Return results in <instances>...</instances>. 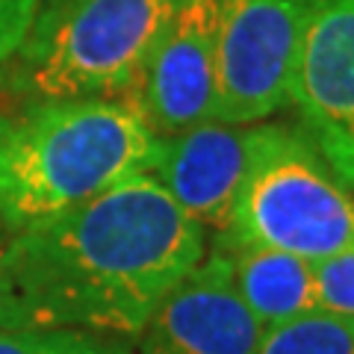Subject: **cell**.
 <instances>
[{
    "mask_svg": "<svg viewBox=\"0 0 354 354\" xmlns=\"http://www.w3.org/2000/svg\"><path fill=\"white\" fill-rule=\"evenodd\" d=\"M290 106L354 195V0H304Z\"/></svg>",
    "mask_w": 354,
    "mask_h": 354,
    "instance_id": "obj_6",
    "label": "cell"
},
{
    "mask_svg": "<svg viewBox=\"0 0 354 354\" xmlns=\"http://www.w3.org/2000/svg\"><path fill=\"white\" fill-rule=\"evenodd\" d=\"M207 254L204 227L148 171L0 239V328L136 339Z\"/></svg>",
    "mask_w": 354,
    "mask_h": 354,
    "instance_id": "obj_1",
    "label": "cell"
},
{
    "mask_svg": "<svg viewBox=\"0 0 354 354\" xmlns=\"http://www.w3.org/2000/svg\"><path fill=\"white\" fill-rule=\"evenodd\" d=\"M39 0H0V74L27 39Z\"/></svg>",
    "mask_w": 354,
    "mask_h": 354,
    "instance_id": "obj_14",
    "label": "cell"
},
{
    "mask_svg": "<svg viewBox=\"0 0 354 354\" xmlns=\"http://www.w3.org/2000/svg\"><path fill=\"white\" fill-rule=\"evenodd\" d=\"M316 307L328 313L354 316V248L313 263Z\"/></svg>",
    "mask_w": 354,
    "mask_h": 354,
    "instance_id": "obj_13",
    "label": "cell"
},
{
    "mask_svg": "<svg viewBox=\"0 0 354 354\" xmlns=\"http://www.w3.org/2000/svg\"><path fill=\"white\" fill-rule=\"evenodd\" d=\"M0 354H136L130 339L71 328H0Z\"/></svg>",
    "mask_w": 354,
    "mask_h": 354,
    "instance_id": "obj_12",
    "label": "cell"
},
{
    "mask_svg": "<svg viewBox=\"0 0 354 354\" xmlns=\"http://www.w3.org/2000/svg\"><path fill=\"white\" fill-rule=\"evenodd\" d=\"M254 124L204 121L157 136L148 174L204 230H225L251 157Z\"/></svg>",
    "mask_w": 354,
    "mask_h": 354,
    "instance_id": "obj_9",
    "label": "cell"
},
{
    "mask_svg": "<svg viewBox=\"0 0 354 354\" xmlns=\"http://www.w3.org/2000/svg\"><path fill=\"white\" fill-rule=\"evenodd\" d=\"M218 101L216 121L260 124L290 106L304 0H216Z\"/></svg>",
    "mask_w": 354,
    "mask_h": 354,
    "instance_id": "obj_5",
    "label": "cell"
},
{
    "mask_svg": "<svg viewBox=\"0 0 354 354\" xmlns=\"http://www.w3.org/2000/svg\"><path fill=\"white\" fill-rule=\"evenodd\" d=\"M257 354H354V316L310 310L266 330Z\"/></svg>",
    "mask_w": 354,
    "mask_h": 354,
    "instance_id": "obj_11",
    "label": "cell"
},
{
    "mask_svg": "<svg viewBox=\"0 0 354 354\" xmlns=\"http://www.w3.org/2000/svg\"><path fill=\"white\" fill-rule=\"evenodd\" d=\"M130 101L157 136L216 121L218 101V3L177 0L153 41Z\"/></svg>",
    "mask_w": 354,
    "mask_h": 354,
    "instance_id": "obj_7",
    "label": "cell"
},
{
    "mask_svg": "<svg viewBox=\"0 0 354 354\" xmlns=\"http://www.w3.org/2000/svg\"><path fill=\"white\" fill-rule=\"evenodd\" d=\"M218 242L322 263L354 248V195L298 124L260 121Z\"/></svg>",
    "mask_w": 354,
    "mask_h": 354,
    "instance_id": "obj_4",
    "label": "cell"
},
{
    "mask_svg": "<svg viewBox=\"0 0 354 354\" xmlns=\"http://www.w3.org/2000/svg\"><path fill=\"white\" fill-rule=\"evenodd\" d=\"M0 239H3V227H0Z\"/></svg>",
    "mask_w": 354,
    "mask_h": 354,
    "instance_id": "obj_15",
    "label": "cell"
},
{
    "mask_svg": "<svg viewBox=\"0 0 354 354\" xmlns=\"http://www.w3.org/2000/svg\"><path fill=\"white\" fill-rule=\"evenodd\" d=\"M266 328L236 292L221 251L177 281L133 339L136 354H257Z\"/></svg>",
    "mask_w": 354,
    "mask_h": 354,
    "instance_id": "obj_8",
    "label": "cell"
},
{
    "mask_svg": "<svg viewBox=\"0 0 354 354\" xmlns=\"http://www.w3.org/2000/svg\"><path fill=\"white\" fill-rule=\"evenodd\" d=\"M216 251L225 254L236 292L266 330L319 310L313 263L295 254L227 242H216Z\"/></svg>",
    "mask_w": 354,
    "mask_h": 354,
    "instance_id": "obj_10",
    "label": "cell"
},
{
    "mask_svg": "<svg viewBox=\"0 0 354 354\" xmlns=\"http://www.w3.org/2000/svg\"><path fill=\"white\" fill-rule=\"evenodd\" d=\"M177 0H39L3 80L30 97H130Z\"/></svg>",
    "mask_w": 354,
    "mask_h": 354,
    "instance_id": "obj_3",
    "label": "cell"
},
{
    "mask_svg": "<svg viewBox=\"0 0 354 354\" xmlns=\"http://www.w3.org/2000/svg\"><path fill=\"white\" fill-rule=\"evenodd\" d=\"M157 133L130 97H30L0 109V227L53 218L148 171Z\"/></svg>",
    "mask_w": 354,
    "mask_h": 354,
    "instance_id": "obj_2",
    "label": "cell"
}]
</instances>
